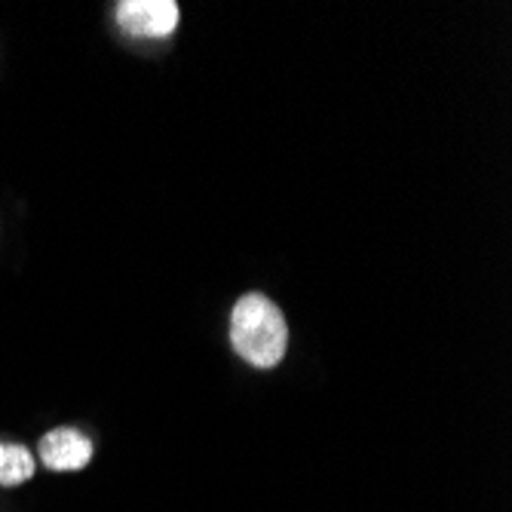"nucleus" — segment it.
Returning <instances> with one entry per match:
<instances>
[{"instance_id": "nucleus-1", "label": "nucleus", "mask_w": 512, "mask_h": 512, "mask_svg": "<svg viewBox=\"0 0 512 512\" xmlns=\"http://www.w3.org/2000/svg\"><path fill=\"white\" fill-rule=\"evenodd\" d=\"M230 344L243 362L255 368L279 365L289 347V325L283 310L261 292L243 295L230 313Z\"/></svg>"}, {"instance_id": "nucleus-2", "label": "nucleus", "mask_w": 512, "mask_h": 512, "mask_svg": "<svg viewBox=\"0 0 512 512\" xmlns=\"http://www.w3.org/2000/svg\"><path fill=\"white\" fill-rule=\"evenodd\" d=\"M178 4L175 0H123L117 7V22L132 37L163 40L178 28Z\"/></svg>"}, {"instance_id": "nucleus-3", "label": "nucleus", "mask_w": 512, "mask_h": 512, "mask_svg": "<svg viewBox=\"0 0 512 512\" xmlns=\"http://www.w3.org/2000/svg\"><path fill=\"white\" fill-rule=\"evenodd\" d=\"M37 457L46 470L74 473V470H83L92 460V442L74 427H59L37 442Z\"/></svg>"}, {"instance_id": "nucleus-4", "label": "nucleus", "mask_w": 512, "mask_h": 512, "mask_svg": "<svg viewBox=\"0 0 512 512\" xmlns=\"http://www.w3.org/2000/svg\"><path fill=\"white\" fill-rule=\"evenodd\" d=\"M34 476V457L22 445H7L0 442V485L16 488Z\"/></svg>"}]
</instances>
